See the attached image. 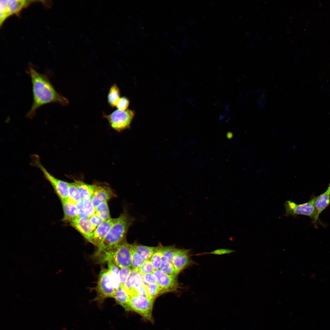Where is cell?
<instances>
[{"label":"cell","instance_id":"obj_1","mask_svg":"<svg viewBox=\"0 0 330 330\" xmlns=\"http://www.w3.org/2000/svg\"><path fill=\"white\" fill-rule=\"evenodd\" d=\"M27 73L31 79L33 101L26 114L27 117L33 118L39 108L48 104L57 103L63 106L68 104V100L57 92L48 75L38 72L31 67H29Z\"/></svg>","mask_w":330,"mask_h":330},{"label":"cell","instance_id":"obj_2","mask_svg":"<svg viewBox=\"0 0 330 330\" xmlns=\"http://www.w3.org/2000/svg\"><path fill=\"white\" fill-rule=\"evenodd\" d=\"M134 220V218L126 211L115 218L108 233L95 252H99L109 249L125 241L128 229Z\"/></svg>","mask_w":330,"mask_h":330},{"label":"cell","instance_id":"obj_3","mask_svg":"<svg viewBox=\"0 0 330 330\" xmlns=\"http://www.w3.org/2000/svg\"><path fill=\"white\" fill-rule=\"evenodd\" d=\"M131 246V244L125 241L117 246L95 253L94 258L99 263L111 260L120 268L130 267Z\"/></svg>","mask_w":330,"mask_h":330},{"label":"cell","instance_id":"obj_4","mask_svg":"<svg viewBox=\"0 0 330 330\" xmlns=\"http://www.w3.org/2000/svg\"><path fill=\"white\" fill-rule=\"evenodd\" d=\"M30 164L35 167L42 171L44 176L53 187L54 191L61 201L68 199L69 183L57 178L51 174L41 164L38 156H31Z\"/></svg>","mask_w":330,"mask_h":330},{"label":"cell","instance_id":"obj_5","mask_svg":"<svg viewBox=\"0 0 330 330\" xmlns=\"http://www.w3.org/2000/svg\"><path fill=\"white\" fill-rule=\"evenodd\" d=\"M96 289L97 295L94 301L100 305L106 299L113 298L116 290L108 269H101Z\"/></svg>","mask_w":330,"mask_h":330},{"label":"cell","instance_id":"obj_6","mask_svg":"<svg viewBox=\"0 0 330 330\" xmlns=\"http://www.w3.org/2000/svg\"><path fill=\"white\" fill-rule=\"evenodd\" d=\"M103 117L108 121L111 127L118 132L130 127L134 116V111L127 109L123 111L117 109L109 115L103 113Z\"/></svg>","mask_w":330,"mask_h":330},{"label":"cell","instance_id":"obj_7","mask_svg":"<svg viewBox=\"0 0 330 330\" xmlns=\"http://www.w3.org/2000/svg\"><path fill=\"white\" fill-rule=\"evenodd\" d=\"M154 300L138 295L131 296L130 301V311L138 314L145 320L153 323L152 311Z\"/></svg>","mask_w":330,"mask_h":330},{"label":"cell","instance_id":"obj_8","mask_svg":"<svg viewBox=\"0 0 330 330\" xmlns=\"http://www.w3.org/2000/svg\"><path fill=\"white\" fill-rule=\"evenodd\" d=\"M315 196L304 203L297 204L290 200L285 201L284 204L285 209V215L296 216L299 215L307 216L314 220L315 216Z\"/></svg>","mask_w":330,"mask_h":330},{"label":"cell","instance_id":"obj_9","mask_svg":"<svg viewBox=\"0 0 330 330\" xmlns=\"http://www.w3.org/2000/svg\"><path fill=\"white\" fill-rule=\"evenodd\" d=\"M32 1L6 0L0 1V24L11 15L19 13Z\"/></svg>","mask_w":330,"mask_h":330},{"label":"cell","instance_id":"obj_10","mask_svg":"<svg viewBox=\"0 0 330 330\" xmlns=\"http://www.w3.org/2000/svg\"><path fill=\"white\" fill-rule=\"evenodd\" d=\"M153 274L156 278L157 283L161 287L160 294L176 291L180 288L178 280V275H168L160 269L155 270Z\"/></svg>","mask_w":330,"mask_h":330},{"label":"cell","instance_id":"obj_11","mask_svg":"<svg viewBox=\"0 0 330 330\" xmlns=\"http://www.w3.org/2000/svg\"><path fill=\"white\" fill-rule=\"evenodd\" d=\"M94 185V192L91 201L95 208L101 203L108 201L116 196L113 191L107 184L99 183Z\"/></svg>","mask_w":330,"mask_h":330},{"label":"cell","instance_id":"obj_12","mask_svg":"<svg viewBox=\"0 0 330 330\" xmlns=\"http://www.w3.org/2000/svg\"><path fill=\"white\" fill-rule=\"evenodd\" d=\"M69 225L77 230L89 242L95 230L89 218L77 217L69 222Z\"/></svg>","mask_w":330,"mask_h":330},{"label":"cell","instance_id":"obj_13","mask_svg":"<svg viewBox=\"0 0 330 330\" xmlns=\"http://www.w3.org/2000/svg\"><path fill=\"white\" fill-rule=\"evenodd\" d=\"M172 263L178 274L187 267L194 264L191 257L190 250L178 249L174 256Z\"/></svg>","mask_w":330,"mask_h":330},{"label":"cell","instance_id":"obj_14","mask_svg":"<svg viewBox=\"0 0 330 330\" xmlns=\"http://www.w3.org/2000/svg\"><path fill=\"white\" fill-rule=\"evenodd\" d=\"M115 218L104 221L94 231L89 242L98 247L101 244L113 224Z\"/></svg>","mask_w":330,"mask_h":330},{"label":"cell","instance_id":"obj_15","mask_svg":"<svg viewBox=\"0 0 330 330\" xmlns=\"http://www.w3.org/2000/svg\"><path fill=\"white\" fill-rule=\"evenodd\" d=\"M315 196V216L313 221L314 223L319 221L320 215L330 204V182L327 189L324 193Z\"/></svg>","mask_w":330,"mask_h":330},{"label":"cell","instance_id":"obj_16","mask_svg":"<svg viewBox=\"0 0 330 330\" xmlns=\"http://www.w3.org/2000/svg\"><path fill=\"white\" fill-rule=\"evenodd\" d=\"M64 212L62 220L68 223L72 220L78 217V210L75 204L68 200L61 201Z\"/></svg>","mask_w":330,"mask_h":330},{"label":"cell","instance_id":"obj_17","mask_svg":"<svg viewBox=\"0 0 330 330\" xmlns=\"http://www.w3.org/2000/svg\"><path fill=\"white\" fill-rule=\"evenodd\" d=\"M130 296L124 289L120 287L116 290L113 297L116 303L122 306L126 311H130Z\"/></svg>","mask_w":330,"mask_h":330},{"label":"cell","instance_id":"obj_18","mask_svg":"<svg viewBox=\"0 0 330 330\" xmlns=\"http://www.w3.org/2000/svg\"><path fill=\"white\" fill-rule=\"evenodd\" d=\"M81 199L84 200H91L94 194L95 187L94 184L90 185L82 181L75 180Z\"/></svg>","mask_w":330,"mask_h":330},{"label":"cell","instance_id":"obj_19","mask_svg":"<svg viewBox=\"0 0 330 330\" xmlns=\"http://www.w3.org/2000/svg\"><path fill=\"white\" fill-rule=\"evenodd\" d=\"M132 247L143 261L149 260L157 248V247H150L134 244H132Z\"/></svg>","mask_w":330,"mask_h":330},{"label":"cell","instance_id":"obj_20","mask_svg":"<svg viewBox=\"0 0 330 330\" xmlns=\"http://www.w3.org/2000/svg\"><path fill=\"white\" fill-rule=\"evenodd\" d=\"M108 270L116 290L120 287L119 270V266L113 261L107 262Z\"/></svg>","mask_w":330,"mask_h":330},{"label":"cell","instance_id":"obj_21","mask_svg":"<svg viewBox=\"0 0 330 330\" xmlns=\"http://www.w3.org/2000/svg\"><path fill=\"white\" fill-rule=\"evenodd\" d=\"M120 90L117 86L114 84L111 86L107 96L108 103L111 107L116 106L120 99Z\"/></svg>","mask_w":330,"mask_h":330},{"label":"cell","instance_id":"obj_22","mask_svg":"<svg viewBox=\"0 0 330 330\" xmlns=\"http://www.w3.org/2000/svg\"><path fill=\"white\" fill-rule=\"evenodd\" d=\"M95 213L98 215L104 221L111 218L107 201H104L95 207Z\"/></svg>","mask_w":330,"mask_h":330},{"label":"cell","instance_id":"obj_23","mask_svg":"<svg viewBox=\"0 0 330 330\" xmlns=\"http://www.w3.org/2000/svg\"><path fill=\"white\" fill-rule=\"evenodd\" d=\"M137 272L132 269L130 274L123 287L130 296L134 294V289L136 274Z\"/></svg>","mask_w":330,"mask_h":330},{"label":"cell","instance_id":"obj_24","mask_svg":"<svg viewBox=\"0 0 330 330\" xmlns=\"http://www.w3.org/2000/svg\"><path fill=\"white\" fill-rule=\"evenodd\" d=\"M162 246L157 247V249L149 260L152 264L155 270L160 269L162 261Z\"/></svg>","mask_w":330,"mask_h":330},{"label":"cell","instance_id":"obj_25","mask_svg":"<svg viewBox=\"0 0 330 330\" xmlns=\"http://www.w3.org/2000/svg\"><path fill=\"white\" fill-rule=\"evenodd\" d=\"M178 249L173 246H162V260H166L172 263L174 256Z\"/></svg>","mask_w":330,"mask_h":330},{"label":"cell","instance_id":"obj_26","mask_svg":"<svg viewBox=\"0 0 330 330\" xmlns=\"http://www.w3.org/2000/svg\"><path fill=\"white\" fill-rule=\"evenodd\" d=\"M68 199L75 204L81 199L75 181L73 182L69 183Z\"/></svg>","mask_w":330,"mask_h":330},{"label":"cell","instance_id":"obj_27","mask_svg":"<svg viewBox=\"0 0 330 330\" xmlns=\"http://www.w3.org/2000/svg\"><path fill=\"white\" fill-rule=\"evenodd\" d=\"M130 253L132 269L138 272L139 269L143 261L139 254L134 250L131 244Z\"/></svg>","mask_w":330,"mask_h":330},{"label":"cell","instance_id":"obj_28","mask_svg":"<svg viewBox=\"0 0 330 330\" xmlns=\"http://www.w3.org/2000/svg\"><path fill=\"white\" fill-rule=\"evenodd\" d=\"M146 289L148 297L154 300L160 294L162 290L161 287L157 283L148 284Z\"/></svg>","mask_w":330,"mask_h":330},{"label":"cell","instance_id":"obj_29","mask_svg":"<svg viewBox=\"0 0 330 330\" xmlns=\"http://www.w3.org/2000/svg\"><path fill=\"white\" fill-rule=\"evenodd\" d=\"M159 269L168 275H178L173 263L166 260H162Z\"/></svg>","mask_w":330,"mask_h":330},{"label":"cell","instance_id":"obj_30","mask_svg":"<svg viewBox=\"0 0 330 330\" xmlns=\"http://www.w3.org/2000/svg\"><path fill=\"white\" fill-rule=\"evenodd\" d=\"M155 270L151 262L148 260L143 262L139 269L138 273L144 274L153 273Z\"/></svg>","mask_w":330,"mask_h":330},{"label":"cell","instance_id":"obj_31","mask_svg":"<svg viewBox=\"0 0 330 330\" xmlns=\"http://www.w3.org/2000/svg\"><path fill=\"white\" fill-rule=\"evenodd\" d=\"M130 267H123L119 270V277L120 286L123 287L126 282L131 271Z\"/></svg>","mask_w":330,"mask_h":330},{"label":"cell","instance_id":"obj_32","mask_svg":"<svg viewBox=\"0 0 330 330\" xmlns=\"http://www.w3.org/2000/svg\"><path fill=\"white\" fill-rule=\"evenodd\" d=\"M84 209L89 218L95 213V208L91 200H84Z\"/></svg>","mask_w":330,"mask_h":330},{"label":"cell","instance_id":"obj_33","mask_svg":"<svg viewBox=\"0 0 330 330\" xmlns=\"http://www.w3.org/2000/svg\"><path fill=\"white\" fill-rule=\"evenodd\" d=\"M129 101L127 98L123 97L120 98L116 107L118 110H126L129 106Z\"/></svg>","mask_w":330,"mask_h":330},{"label":"cell","instance_id":"obj_34","mask_svg":"<svg viewBox=\"0 0 330 330\" xmlns=\"http://www.w3.org/2000/svg\"><path fill=\"white\" fill-rule=\"evenodd\" d=\"M234 251H235L234 250H232L228 249L222 248L216 249L209 252H206L199 254H198L197 255H199L204 254H211L217 255H221L231 253L232 252H234Z\"/></svg>","mask_w":330,"mask_h":330},{"label":"cell","instance_id":"obj_35","mask_svg":"<svg viewBox=\"0 0 330 330\" xmlns=\"http://www.w3.org/2000/svg\"><path fill=\"white\" fill-rule=\"evenodd\" d=\"M89 220L91 224L95 229L104 221L96 213L89 218Z\"/></svg>","mask_w":330,"mask_h":330},{"label":"cell","instance_id":"obj_36","mask_svg":"<svg viewBox=\"0 0 330 330\" xmlns=\"http://www.w3.org/2000/svg\"><path fill=\"white\" fill-rule=\"evenodd\" d=\"M143 277L145 281L148 284L157 283L156 278L153 273L144 274Z\"/></svg>","mask_w":330,"mask_h":330},{"label":"cell","instance_id":"obj_37","mask_svg":"<svg viewBox=\"0 0 330 330\" xmlns=\"http://www.w3.org/2000/svg\"><path fill=\"white\" fill-rule=\"evenodd\" d=\"M137 295L149 298L146 289L141 286L137 290Z\"/></svg>","mask_w":330,"mask_h":330},{"label":"cell","instance_id":"obj_38","mask_svg":"<svg viewBox=\"0 0 330 330\" xmlns=\"http://www.w3.org/2000/svg\"><path fill=\"white\" fill-rule=\"evenodd\" d=\"M75 205L78 210L83 209H84V200L81 199L76 203Z\"/></svg>","mask_w":330,"mask_h":330},{"label":"cell","instance_id":"obj_39","mask_svg":"<svg viewBox=\"0 0 330 330\" xmlns=\"http://www.w3.org/2000/svg\"><path fill=\"white\" fill-rule=\"evenodd\" d=\"M78 217L80 218H89V217L84 211V209L78 210Z\"/></svg>","mask_w":330,"mask_h":330},{"label":"cell","instance_id":"obj_40","mask_svg":"<svg viewBox=\"0 0 330 330\" xmlns=\"http://www.w3.org/2000/svg\"><path fill=\"white\" fill-rule=\"evenodd\" d=\"M227 137L229 138H230L232 137V134L231 133H229L227 134Z\"/></svg>","mask_w":330,"mask_h":330},{"label":"cell","instance_id":"obj_41","mask_svg":"<svg viewBox=\"0 0 330 330\" xmlns=\"http://www.w3.org/2000/svg\"><path fill=\"white\" fill-rule=\"evenodd\" d=\"M225 107L226 108V109L227 110H228V111L229 110V107L228 105H226Z\"/></svg>","mask_w":330,"mask_h":330}]
</instances>
